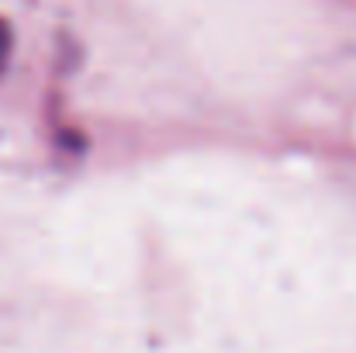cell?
Returning <instances> with one entry per match:
<instances>
[{
    "instance_id": "6da1fadb",
    "label": "cell",
    "mask_w": 356,
    "mask_h": 353,
    "mask_svg": "<svg viewBox=\"0 0 356 353\" xmlns=\"http://www.w3.org/2000/svg\"><path fill=\"white\" fill-rule=\"evenodd\" d=\"M7 56H10V31H7V24L0 21V73H3V66H7Z\"/></svg>"
}]
</instances>
